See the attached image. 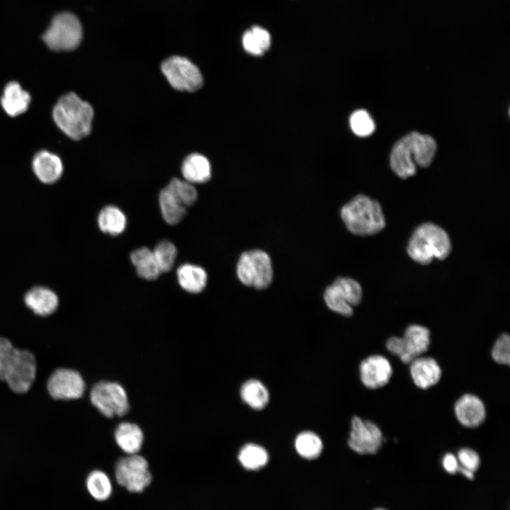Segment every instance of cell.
Instances as JSON below:
<instances>
[{"label": "cell", "instance_id": "obj_36", "mask_svg": "<svg viewBox=\"0 0 510 510\" xmlns=\"http://www.w3.org/2000/svg\"><path fill=\"white\" fill-rule=\"evenodd\" d=\"M458 461L461 467L475 471L480 465V457L478 454L472 449L462 448L458 453Z\"/></svg>", "mask_w": 510, "mask_h": 510}, {"label": "cell", "instance_id": "obj_1", "mask_svg": "<svg viewBox=\"0 0 510 510\" xmlns=\"http://www.w3.org/2000/svg\"><path fill=\"white\" fill-rule=\"evenodd\" d=\"M436 143L427 135L411 132L393 146L390 162L392 171L400 178H407L416 173V164L426 167L434 157Z\"/></svg>", "mask_w": 510, "mask_h": 510}, {"label": "cell", "instance_id": "obj_7", "mask_svg": "<svg viewBox=\"0 0 510 510\" xmlns=\"http://www.w3.org/2000/svg\"><path fill=\"white\" fill-rule=\"evenodd\" d=\"M115 476L118 484L133 493L143 492L152 482L147 460L137 453L118 460Z\"/></svg>", "mask_w": 510, "mask_h": 510}, {"label": "cell", "instance_id": "obj_33", "mask_svg": "<svg viewBox=\"0 0 510 510\" xmlns=\"http://www.w3.org/2000/svg\"><path fill=\"white\" fill-rule=\"evenodd\" d=\"M349 124L353 132L359 137L370 135L375 128L370 114L362 109L357 110L351 115Z\"/></svg>", "mask_w": 510, "mask_h": 510}, {"label": "cell", "instance_id": "obj_26", "mask_svg": "<svg viewBox=\"0 0 510 510\" xmlns=\"http://www.w3.org/2000/svg\"><path fill=\"white\" fill-rule=\"evenodd\" d=\"M127 219L124 212L114 205L106 206L98 216L100 230L111 236L123 233L126 227Z\"/></svg>", "mask_w": 510, "mask_h": 510}, {"label": "cell", "instance_id": "obj_6", "mask_svg": "<svg viewBox=\"0 0 510 510\" xmlns=\"http://www.w3.org/2000/svg\"><path fill=\"white\" fill-rule=\"evenodd\" d=\"M237 275L245 285L265 289L273 280V268L268 254L259 249L245 251L237 264Z\"/></svg>", "mask_w": 510, "mask_h": 510}, {"label": "cell", "instance_id": "obj_24", "mask_svg": "<svg viewBox=\"0 0 510 510\" xmlns=\"http://www.w3.org/2000/svg\"><path fill=\"white\" fill-rule=\"evenodd\" d=\"M115 438L118 446L129 455L136 454L141 448L143 434L140 428L132 423L120 424L115 433Z\"/></svg>", "mask_w": 510, "mask_h": 510}, {"label": "cell", "instance_id": "obj_16", "mask_svg": "<svg viewBox=\"0 0 510 510\" xmlns=\"http://www.w3.org/2000/svg\"><path fill=\"white\" fill-rule=\"evenodd\" d=\"M441 369L431 357H416L410 363V374L414 384L426 390L436 385L441 379Z\"/></svg>", "mask_w": 510, "mask_h": 510}, {"label": "cell", "instance_id": "obj_5", "mask_svg": "<svg viewBox=\"0 0 510 510\" xmlns=\"http://www.w3.org/2000/svg\"><path fill=\"white\" fill-rule=\"evenodd\" d=\"M82 35L78 18L72 13L62 12L54 16L42 39L52 50L70 51L79 45Z\"/></svg>", "mask_w": 510, "mask_h": 510}, {"label": "cell", "instance_id": "obj_4", "mask_svg": "<svg viewBox=\"0 0 510 510\" xmlns=\"http://www.w3.org/2000/svg\"><path fill=\"white\" fill-rule=\"evenodd\" d=\"M451 249L450 238L446 232L431 222L419 225L411 236L407 253L415 261L428 264L434 259L443 260Z\"/></svg>", "mask_w": 510, "mask_h": 510}, {"label": "cell", "instance_id": "obj_30", "mask_svg": "<svg viewBox=\"0 0 510 510\" xmlns=\"http://www.w3.org/2000/svg\"><path fill=\"white\" fill-rule=\"evenodd\" d=\"M242 465L247 470H258L266 465L268 460L267 451L261 446L249 443L242 448L238 455Z\"/></svg>", "mask_w": 510, "mask_h": 510}, {"label": "cell", "instance_id": "obj_40", "mask_svg": "<svg viewBox=\"0 0 510 510\" xmlns=\"http://www.w3.org/2000/svg\"><path fill=\"white\" fill-rule=\"evenodd\" d=\"M377 510H383V509H377Z\"/></svg>", "mask_w": 510, "mask_h": 510}, {"label": "cell", "instance_id": "obj_20", "mask_svg": "<svg viewBox=\"0 0 510 510\" xmlns=\"http://www.w3.org/2000/svg\"><path fill=\"white\" fill-rule=\"evenodd\" d=\"M159 202L163 219L169 225L178 224L186 214L187 208L179 196L168 185L161 191Z\"/></svg>", "mask_w": 510, "mask_h": 510}, {"label": "cell", "instance_id": "obj_29", "mask_svg": "<svg viewBox=\"0 0 510 510\" xmlns=\"http://www.w3.org/2000/svg\"><path fill=\"white\" fill-rule=\"evenodd\" d=\"M86 489L96 500L103 502L109 499L113 492V485L108 475L102 470L91 472L86 480Z\"/></svg>", "mask_w": 510, "mask_h": 510}, {"label": "cell", "instance_id": "obj_10", "mask_svg": "<svg viewBox=\"0 0 510 510\" xmlns=\"http://www.w3.org/2000/svg\"><path fill=\"white\" fill-rule=\"evenodd\" d=\"M92 404L106 416H123L128 410V400L124 388L113 382H100L91 392Z\"/></svg>", "mask_w": 510, "mask_h": 510}, {"label": "cell", "instance_id": "obj_9", "mask_svg": "<svg viewBox=\"0 0 510 510\" xmlns=\"http://www.w3.org/2000/svg\"><path fill=\"white\" fill-rule=\"evenodd\" d=\"M361 298V285L350 278H338L326 288L324 293L327 306L346 317L353 314V307L359 304Z\"/></svg>", "mask_w": 510, "mask_h": 510}, {"label": "cell", "instance_id": "obj_13", "mask_svg": "<svg viewBox=\"0 0 510 510\" xmlns=\"http://www.w3.org/2000/svg\"><path fill=\"white\" fill-rule=\"evenodd\" d=\"M35 373L34 356L28 351L18 350L15 363L5 381L13 392L23 393L31 387Z\"/></svg>", "mask_w": 510, "mask_h": 510}, {"label": "cell", "instance_id": "obj_14", "mask_svg": "<svg viewBox=\"0 0 510 510\" xmlns=\"http://www.w3.org/2000/svg\"><path fill=\"white\" fill-rule=\"evenodd\" d=\"M392 373L389 361L380 355H373L364 359L360 365V376L363 384L370 389L385 385Z\"/></svg>", "mask_w": 510, "mask_h": 510}, {"label": "cell", "instance_id": "obj_25", "mask_svg": "<svg viewBox=\"0 0 510 510\" xmlns=\"http://www.w3.org/2000/svg\"><path fill=\"white\" fill-rule=\"evenodd\" d=\"M130 260L138 276L148 280L157 279L161 273L153 251L147 247H140L130 254Z\"/></svg>", "mask_w": 510, "mask_h": 510}, {"label": "cell", "instance_id": "obj_23", "mask_svg": "<svg viewBox=\"0 0 510 510\" xmlns=\"http://www.w3.org/2000/svg\"><path fill=\"white\" fill-rule=\"evenodd\" d=\"M181 171L185 181L191 183L207 182L211 177L208 159L200 154L188 155L183 162Z\"/></svg>", "mask_w": 510, "mask_h": 510}, {"label": "cell", "instance_id": "obj_35", "mask_svg": "<svg viewBox=\"0 0 510 510\" xmlns=\"http://www.w3.org/2000/svg\"><path fill=\"white\" fill-rule=\"evenodd\" d=\"M492 357L497 363L509 365L510 338L507 334H502L497 339L492 350Z\"/></svg>", "mask_w": 510, "mask_h": 510}, {"label": "cell", "instance_id": "obj_37", "mask_svg": "<svg viewBox=\"0 0 510 510\" xmlns=\"http://www.w3.org/2000/svg\"><path fill=\"white\" fill-rule=\"evenodd\" d=\"M386 348L391 353L397 356L403 361L405 357V348L402 337H390L386 342Z\"/></svg>", "mask_w": 510, "mask_h": 510}, {"label": "cell", "instance_id": "obj_12", "mask_svg": "<svg viewBox=\"0 0 510 510\" xmlns=\"http://www.w3.org/2000/svg\"><path fill=\"white\" fill-rule=\"evenodd\" d=\"M85 384L81 375L71 369L60 368L50 375L47 390L57 400L77 399L82 396Z\"/></svg>", "mask_w": 510, "mask_h": 510}, {"label": "cell", "instance_id": "obj_27", "mask_svg": "<svg viewBox=\"0 0 510 510\" xmlns=\"http://www.w3.org/2000/svg\"><path fill=\"white\" fill-rule=\"evenodd\" d=\"M242 42L246 52L254 56H260L269 49L271 37L267 30L255 26L244 33Z\"/></svg>", "mask_w": 510, "mask_h": 510}, {"label": "cell", "instance_id": "obj_17", "mask_svg": "<svg viewBox=\"0 0 510 510\" xmlns=\"http://www.w3.org/2000/svg\"><path fill=\"white\" fill-rule=\"evenodd\" d=\"M404 348V363H410L414 358L425 353L430 344V332L421 325L409 326L402 337Z\"/></svg>", "mask_w": 510, "mask_h": 510}, {"label": "cell", "instance_id": "obj_34", "mask_svg": "<svg viewBox=\"0 0 510 510\" xmlns=\"http://www.w3.org/2000/svg\"><path fill=\"white\" fill-rule=\"evenodd\" d=\"M18 350L8 339L0 337V380H6L16 361Z\"/></svg>", "mask_w": 510, "mask_h": 510}, {"label": "cell", "instance_id": "obj_39", "mask_svg": "<svg viewBox=\"0 0 510 510\" xmlns=\"http://www.w3.org/2000/svg\"><path fill=\"white\" fill-rule=\"evenodd\" d=\"M458 470L460 471L468 479H472L473 478V472L465 469L463 467H459Z\"/></svg>", "mask_w": 510, "mask_h": 510}, {"label": "cell", "instance_id": "obj_8", "mask_svg": "<svg viewBox=\"0 0 510 510\" xmlns=\"http://www.w3.org/2000/svg\"><path fill=\"white\" fill-rule=\"evenodd\" d=\"M161 69L170 85L178 91L193 92L203 85L198 67L186 57L172 56L162 62Z\"/></svg>", "mask_w": 510, "mask_h": 510}, {"label": "cell", "instance_id": "obj_11", "mask_svg": "<svg viewBox=\"0 0 510 510\" xmlns=\"http://www.w3.org/2000/svg\"><path fill=\"white\" fill-rule=\"evenodd\" d=\"M382 441V434L373 422L353 416L348 444L359 454H375Z\"/></svg>", "mask_w": 510, "mask_h": 510}, {"label": "cell", "instance_id": "obj_21", "mask_svg": "<svg viewBox=\"0 0 510 510\" xmlns=\"http://www.w3.org/2000/svg\"><path fill=\"white\" fill-rule=\"evenodd\" d=\"M30 101L29 94L16 81H11L6 86L1 98L4 110L12 117L23 113L28 109Z\"/></svg>", "mask_w": 510, "mask_h": 510}, {"label": "cell", "instance_id": "obj_18", "mask_svg": "<svg viewBox=\"0 0 510 510\" xmlns=\"http://www.w3.org/2000/svg\"><path fill=\"white\" fill-rule=\"evenodd\" d=\"M33 171L45 183H52L62 176L63 165L60 158L47 151L37 153L33 160Z\"/></svg>", "mask_w": 510, "mask_h": 510}, {"label": "cell", "instance_id": "obj_2", "mask_svg": "<svg viewBox=\"0 0 510 510\" xmlns=\"http://www.w3.org/2000/svg\"><path fill=\"white\" fill-rule=\"evenodd\" d=\"M52 117L66 135L79 140L91 132L94 110L89 103L70 92L58 100L53 108Z\"/></svg>", "mask_w": 510, "mask_h": 510}, {"label": "cell", "instance_id": "obj_3", "mask_svg": "<svg viewBox=\"0 0 510 510\" xmlns=\"http://www.w3.org/2000/svg\"><path fill=\"white\" fill-rule=\"evenodd\" d=\"M341 217L347 230L358 236L375 234L385 226L379 203L362 194L356 196L341 208Z\"/></svg>", "mask_w": 510, "mask_h": 510}, {"label": "cell", "instance_id": "obj_28", "mask_svg": "<svg viewBox=\"0 0 510 510\" xmlns=\"http://www.w3.org/2000/svg\"><path fill=\"white\" fill-rule=\"evenodd\" d=\"M240 393L243 401L255 409L264 408L269 399L266 387L255 379L246 381L241 387Z\"/></svg>", "mask_w": 510, "mask_h": 510}, {"label": "cell", "instance_id": "obj_31", "mask_svg": "<svg viewBox=\"0 0 510 510\" xmlns=\"http://www.w3.org/2000/svg\"><path fill=\"white\" fill-rule=\"evenodd\" d=\"M295 446L300 456L310 460L317 458L321 454L323 448L320 438L311 431H303L298 434Z\"/></svg>", "mask_w": 510, "mask_h": 510}, {"label": "cell", "instance_id": "obj_19", "mask_svg": "<svg viewBox=\"0 0 510 510\" xmlns=\"http://www.w3.org/2000/svg\"><path fill=\"white\" fill-rule=\"evenodd\" d=\"M25 302L35 314L47 316L57 310L59 300L52 290L38 286L28 291L25 295Z\"/></svg>", "mask_w": 510, "mask_h": 510}, {"label": "cell", "instance_id": "obj_38", "mask_svg": "<svg viewBox=\"0 0 510 510\" xmlns=\"http://www.w3.org/2000/svg\"><path fill=\"white\" fill-rule=\"evenodd\" d=\"M443 466L449 473H455L458 470V459L451 453H447L443 458Z\"/></svg>", "mask_w": 510, "mask_h": 510}, {"label": "cell", "instance_id": "obj_32", "mask_svg": "<svg viewBox=\"0 0 510 510\" xmlns=\"http://www.w3.org/2000/svg\"><path fill=\"white\" fill-rule=\"evenodd\" d=\"M152 251L161 273L169 271L177 256L176 246L169 240H163Z\"/></svg>", "mask_w": 510, "mask_h": 510}, {"label": "cell", "instance_id": "obj_22", "mask_svg": "<svg viewBox=\"0 0 510 510\" xmlns=\"http://www.w3.org/2000/svg\"><path fill=\"white\" fill-rule=\"evenodd\" d=\"M176 275L180 286L188 293H199L206 286L208 275L205 269L199 266L183 264L178 268Z\"/></svg>", "mask_w": 510, "mask_h": 510}, {"label": "cell", "instance_id": "obj_15", "mask_svg": "<svg viewBox=\"0 0 510 510\" xmlns=\"http://www.w3.org/2000/svg\"><path fill=\"white\" fill-rule=\"evenodd\" d=\"M458 421L464 426L475 428L484 421L486 410L483 402L476 395L465 394L455 402L454 407Z\"/></svg>", "mask_w": 510, "mask_h": 510}]
</instances>
